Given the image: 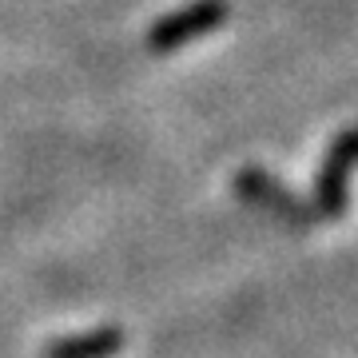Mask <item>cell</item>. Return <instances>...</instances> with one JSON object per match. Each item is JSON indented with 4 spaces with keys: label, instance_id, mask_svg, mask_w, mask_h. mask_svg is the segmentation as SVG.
<instances>
[{
    "label": "cell",
    "instance_id": "cell-1",
    "mask_svg": "<svg viewBox=\"0 0 358 358\" xmlns=\"http://www.w3.org/2000/svg\"><path fill=\"white\" fill-rule=\"evenodd\" d=\"M355 167H358V124L346 128L343 136H334V143L322 155L319 179H315V215L327 219L346 215V183H350Z\"/></svg>",
    "mask_w": 358,
    "mask_h": 358
},
{
    "label": "cell",
    "instance_id": "cell-2",
    "mask_svg": "<svg viewBox=\"0 0 358 358\" xmlns=\"http://www.w3.org/2000/svg\"><path fill=\"white\" fill-rule=\"evenodd\" d=\"M231 187L239 192V199H247V203L263 207V211H271V215L287 219V223H294V227H310V223H315V207H307L299 195H291L279 179L267 176V171L255 167V164L239 167V171L231 176Z\"/></svg>",
    "mask_w": 358,
    "mask_h": 358
},
{
    "label": "cell",
    "instance_id": "cell-3",
    "mask_svg": "<svg viewBox=\"0 0 358 358\" xmlns=\"http://www.w3.org/2000/svg\"><path fill=\"white\" fill-rule=\"evenodd\" d=\"M223 20H227V4H223V0H199L192 8H183V13L159 20V24L152 28V36H148V48L152 52H176V48H183V44L199 40L203 32L219 28Z\"/></svg>",
    "mask_w": 358,
    "mask_h": 358
},
{
    "label": "cell",
    "instance_id": "cell-4",
    "mask_svg": "<svg viewBox=\"0 0 358 358\" xmlns=\"http://www.w3.org/2000/svg\"><path fill=\"white\" fill-rule=\"evenodd\" d=\"M128 343L124 327H96L88 334H72V338H56L44 346V358H115Z\"/></svg>",
    "mask_w": 358,
    "mask_h": 358
}]
</instances>
